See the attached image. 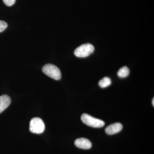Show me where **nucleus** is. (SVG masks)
Returning <instances> with one entry per match:
<instances>
[{
    "label": "nucleus",
    "mask_w": 154,
    "mask_h": 154,
    "mask_svg": "<svg viewBox=\"0 0 154 154\" xmlns=\"http://www.w3.org/2000/svg\"><path fill=\"white\" fill-rule=\"evenodd\" d=\"M11 99L7 95L0 96V113L3 112L11 104Z\"/></svg>",
    "instance_id": "0eeeda50"
},
{
    "label": "nucleus",
    "mask_w": 154,
    "mask_h": 154,
    "mask_svg": "<svg viewBox=\"0 0 154 154\" xmlns=\"http://www.w3.org/2000/svg\"><path fill=\"white\" fill-rule=\"evenodd\" d=\"M111 84V80L110 78L105 77L100 80L99 82V85L101 88H106L110 85Z\"/></svg>",
    "instance_id": "1a4fd4ad"
},
{
    "label": "nucleus",
    "mask_w": 154,
    "mask_h": 154,
    "mask_svg": "<svg viewBox=\"0 0 154 154\" xmlns=\"http://www.w3.org/2000/svg\"><path fill=\"white\" fill-rule=\"evenodd\" d=\"M95 48L91 43H86L77 48L75 49L74 54L78 57H85L94 52Z\"/></svg>",
    "instance_id": "7ed1b4c3"
},
{
    "label": "nucleus",
    "mask_w": 154,
    "mask_h": 154,
    "mask_svg": "<svg viewBox=\"0 0 154 154\" xmlns=\"http://www.w3.org/2000/svg\"><path fill=\"white\" fill-rule=\"evenodd\" d=\"M30 132L37 134H40L44 132L45 125L41 119L35 117L31 119L30 122Z\"/></svg>",
    "instance_id": "20e7f679"
},
{
    "label": "nucleus",
    "mask_w": 154,
    "mask_h": 154,
    "mask_svg": "<svg viewBox=\"0 0 154 154\" xmlns=\"http://www.w3.org/2000/svg\"><path fill=\"white\" fill-rule=\"evenodd\" d=\"M8 27V24L5 22L0 20V33L3 32Z\"/></svg>",
    "instance_id": "9d476101"
},
{
    "label": "nucleus",
    "mask_w": 154,
    "mask_h": 154,
    "mask_svg": "<svg viewBox=\"0 0 154 154\" xmlns=\"http://www.w3.org/2000/svg\"><path fill=\"white\" fill-rule=\"evenodd\" d=\"M75 145L79 148L88 149L92 147V143L91 141L85 138L77 139L75 142Z\"/></svg>",
    "instance_id": "39448f33"
},
{
    "label": "nucleus",
    "mask_w": 154,
    "mask_h": 154,
    "mask_svg": "<svg viewBox=\"0 0 154 154\" xmlns=\"http://www.w3.org/2000/svg\"><path fill=\"white\" fill-rule=\"evenodd\" d=\"M122 128L123 126L121 123L116 122L107 127L105 128V132L107 134H116L121 131Z\"/></svg>",
    "instance_id": "423d86ee"
},
{
    "label": "nucleus",
    "mask_w": 154,
    "mask_h": 154,
    "mask_svg": "<svg viewBox=\"0 0 154 154\" xmlns=\"http://www.w3.org/2000/svg\"><path fill=\"white\" fill-rule=\"evenodd\" d=\"M129 73V69L127 67L125 66L119 69L117 72V75L119 78H125L128 76Z\"/></svg>",
    "instance_id": "6e6552de"
},
{
    "label": "nucleus",
    "mask_w": 154,
    "mask_h": 154,
    "mask_svg": "<svg viewBox=\"0 0 154 154\" xmlns=\"http://www.w3.org/2000/svg\"><path fill=\"white\" fill-rule=\"evenodd\" d=\"M81 119L83 123L92 127L99 128L105 125V122L103 120L94 118L87 113H83L81 116Z\"/></svg>",
    "instance_id": "f03ea898"
},
{
    "label": "nucleus",
    "mask_w": 154,
    "mask_h": 154,
    "mask_svg": "<svg viewBox=\"0 0 154 154\" xmlns=\"http://www.w3.org/2000/svg\"><path fill=\"white\" fill-rule=\"evenodd\" d=\"M3 2L6 5L11 6L14 5L16 2V0H3Z\"/></svg>",
    "instance_id": "9b49d317"
},
{
    "label": "nucleus",
    "mask_w": 154,
    "mask_h": 154,
    "mask_svg": "<svg viewBox=\"0 0 154 154\" xmlns=\"http://www.w3.org/2000/svg\"><path fill=\"white\" fill-rule=\"evenodd\" d=\"M152 105H153V106H154V99H152Z\"/></svg>",
    "instance_id": "f8f14e48"
},
{
    "label": "nucleus",
    "mask_w": 154,
    "mask_h": 154,
    "mask_svg": "<svg viewBox=\"0 0 154 154\" xmlns=\"http://www.w3.org/2000/svg\"><path fill=\"white\" fill-rule=\"evenodd\" d=\"M42 70L45 74L54 79L59 80L61 78V73L60 69L52 64H47L43 66Z\"/></svg>",
    "instance_id": "f257e3e1"
}]
</instances>
